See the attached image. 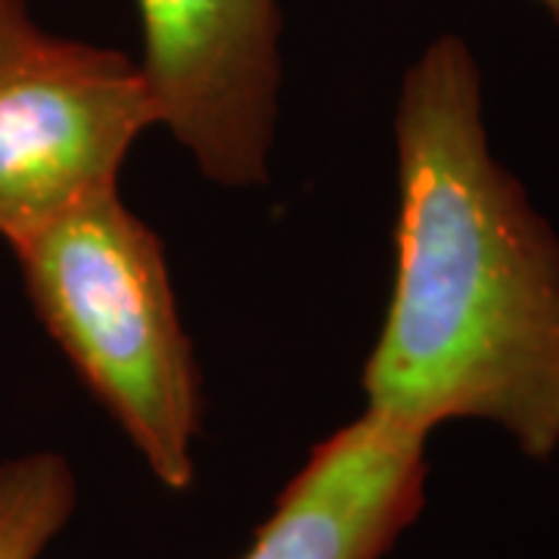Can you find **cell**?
Masks as SVG:
<instances>
[{
  "label": "cell",
  "mask_w": 559,
  "mask_h": 559,
  "mask_svg": "<svg viewBox=\"0 0 559 559\" xmlns=\"http://www.w3.org/2000/svg\"><path fill=\"white\" fill-rule=\"evenodd\" d=\"M395 280L364 414L432 436L451 419L559 454V234L495 156L473 47L439 35L395 106Z\"/></svg>",
  "instance_id": "cell-1"
},
{
  "label": "cell",
  "mask_w": 559,
  "mask_h": 559,
  "mask_svg": "<svg viewBox=\"0 0 559 559\" xmlns=\"http://www.w3.org/2000/svg\"><path fill=\"white\" fill-rule=\"evenodd\" d=\"M50 340L168 491L197 476L202 380L159 234L119 190L13 246Z\"/></svg>",
  "instance_id": "cell-2"
},
{
  "label": "cell",
  "mask_w": 559,
  "mask_h": 559,
  "mask_svg": "<svg viewBox=\"0 0 559 559\" xmlns=\"http://www.w3.org/2000/svg\"><path fill=\"white\" fill-rule=\"evenodd\" d=\"M156 106L134 60L47 32L0 0V240L10 249L119 190Z\"/></svg>",
  "instance_id": "cell-3"
},
{
  "label": "cell",
  "mask_w": 559,
  "mask_h": 559,
  "mask_svg": "<svg viewBox=\"0 0 559 559\" xmlns=\"http://www.w3.org/2000/svg\"><path fill=\"white\" fill-rule=\"evenodd\" d=\"M156 124L218 187L267 183L283 87L280 0H138Z\"/></svg>",
  "instance_id": "cell-4"
},
{
  "label": "cell",
  "mask_w": 559,
  "mask_h": 559,
  "mask_svg": "<svg viewBox=\"0 0 559 559\" xmlns=\"http://www.w3.org/2000/svg\"><path fill=\"white\" fill-rule=\"evenodd\" d=\"M426 444L360 414L311 448L240 559H382L423 513Z\"/></svg>",
  "instance_id": "cell-5"
},
{
  "label": "cell",
  "mask_w": 559,
  "mask_h": 559,
  "mask_svg": "<svg viewBox=\"0 0 559 559\" xmlns=\"http://www.w3.org/2000/svg\"><path fill=\"white\" fill-rule=\"evenodd\" d=\"M79 481L69 460L32 451L0 460V559H40L69 525Z\"/></svg>",
  "instance_id": "cell-6"
},
{
  "label": "cell",
  "mask_w": 559,
  "mask_h": 559,
  "mask_svg": "<svg viewBox=\"0 0 559 559\" xmlns=\"http://www.w3.org/2000/svg\"><path fill=\"white\" fill-rule=\"evenodd\" d=\"M535 3H538L540 10L550 16V22L557 25V32H559V0H535Z\"/></svg>",
  "instance_id": "cell-7"
}]
</instances>
